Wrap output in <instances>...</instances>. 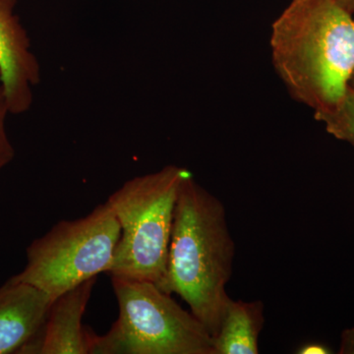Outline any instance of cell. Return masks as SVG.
Segmentation results:
<instances>
[{
	"label": "cell",
	"instance_id": "6da1fadb",
	"mask_svg": "<svg viewBox=\"0 0 354 354\" xmlns=\"http://www.w3.org/2000/svg\"><path fill=\"white\" fill-rule=\"evenodd\" d=\"M272 62L293 99L334 109L354 72V16L337 0H292L272 23Z\"/></svg>",
	"mask_w": 354,
	"mask_h": 354
},
{
	"label": "cell",
	"instance_id": "7a4b0ae2",
	"mask_svg": "<svg viewBox=\"0 0 354 354\" xmlns=\"http://www.w3.org/2000/svg\"><path fill=\"white\" fill-rule=\"evenodd\" d=\"M235 243L223 202L202 187L193 174L177 196L167 276L162 290L176 293L209 330L216 335L230 297Z\"/></svg>",
	"mask_w": 354,
	"mask_h": 354
},
{
	"label": "cell",
	"instance_id": "3957f363",
	"mask_svg": "<svg viewBox=\"0 0 354 354\" xmlns=\"http://www.w3.org/2000/svg\"><path fill=\"white\" fill-rule=\"evenodd\" d=\"M189 174L167 165L130 179L109 197L106 204L120 223L121 234L106 274L151 281L162 290L177 196Z\"/></svg>",
	"mask_w": 354,
	"mask_h": 354
},
{
	"label": "cell",
	"instance_id": "277c9868",
	"mask_svg": "<svg viewBox=\"0 0 354 354\" xmlns=\"http://www.w3.org/2000/svg\"><path fill=\"white\" fill-rule=\"evenodd\" d=\"M120 315L92 354H214L213 337L151 281L111 277Z\"/></svg>",
	"mask_w": 354,
	"mask_h": 354
},
{
	"label": "cell",
	"instance_id": "5b68a950",
	"mask_svg": "<svg viewBox=\"0 0 354 354\" xmlns=\"http://www.w3.org/2000/svg\"><path fill=\"white\" fill-rule=\"evenodd\" d=\"M121 227L106 204L88 215L62 221L27 248V264L10 279L43 290L53 300L113 264Z\"/></svg>",
	"mask_w": 354,
	"mask_h": 354
},
{
	"label": "cell",
	"instance_id": "8992f818",
	"mask_svg": "<svg viewBox=\"0 0 354 354\" xmlns=\"http://www.w3.org/2000/svg\"><path fill=\"white\" fill-rule=\"evenodd\" d=\"M16 0H0V87L10 114L31 109L32 88L41 82V65L14 8Z\"/></svg>",
	"mask_w": 354,
	"mask_h": 354
},
{
	"label": "cell",
	"instance_id": "52a82bcc",
	"mask_svg": "<svg viewBox=\"0 0 354 354\" xmlns=\"http://www.w3.org/2000/svg\"><path fill=\"white\" fill-rule=\"evenodd\" d=\"M95 278L53 300L43 328L22 353H92L95 334L82 324Z\"/></svg>",
	"mask_w": 354,
	"mask_h": 354
},
{
	"label": "cell",
	"instance_id": "ba28073f",
	"mask_svg": "<svg viewBox=\"0 0 354 354\" xmlns=\"http://www.w3.org/2000/svg\"><path fill=\"white\" fill-rule=\"evenodd\" d=\"M53 299L9 279L0 288V354L22 353L46 322Z\"/></svg>",
	"mask_w": 354,
	"mask_h": 354
},
{
	"label": "cell",
	"instance_id": "9c48e42d",
	"mask_svg": "<svg viewBox=\"0 0 354 354\" xmlns=\"http://www.w3.org/2000/svg\"><path fill=\"white\" fill-rule=\"evenodd\" d=\"M264 321V304L260 300L230 299L220 329L213 337L214 354L259 353Z\"/></svg>",
	"mask_w": 354,
	"mask_h": 354
},
{
	"label": "cell",
	"instance_id": "30bf717a",
	"mask_svg": "<svg viewBox=\"0 0 354 354\" xmlns=\"http://www.w3.org/2000/svg\"><path fill=\"white\" fill-rule=\"evenodd\" d=\"M316 120L325 124L335 138L354 147V88L348 86L341 102L330 111L314 113Z\"/></svg>",
	"mask_w": 354,
	"mask_h": 354
},
{
	"label": "cell",
	"instance_id": "8fae6325",
	"mask_svg": "<svg viewBox=\"0 0 354 354\" xmlns=\"http://www.w3.org/2000/svg\"><path fill=\"white\" fill-rule=\"evenodd\" d=\"M8 114H10V111H9L6 95L3 90L0 87V171L7 165L10 164L15 157V150L7 134L6 120Z\"/></svg>",
	"mask_w": 354,
	"mask_h": 354
},
{
	"label": "cell",
	"instance_id": "7c38bea8",
	"mask_svg": "<svg viewBox=\"0 0 354 354\" xmlns=\"http://www.w3.org/2000/svg\"><path fill=\"white\" fill-rule=\"evenodd\" d=\"M339 353L354 354V328L342 330Z\"/></svg>",
	"mask_w": 354,
	"mask_h": 354
},
{
	"label": "cell",
	"instance_id": "4fadbf2b",
	"mask_svg": "<svg viewBox=\"0 0 354 354\" xmlns=\"http://www.w3.org/2000/svg\"><path fill=\"white\" fill-rule=\"evenodd\" d=\"M298 353L300 354H327L330 353V349L327 346L320 344H305L299 349Z\"/></svg>",
	"mask_w": 354,
	"mask_h": 354
},
{
	"label": "cell",
	"instance_id": "5bb4252c",
	"mask_svg": "<svg viewBox=\"0 0 354 354\" xmlns=\"http://www.w3.org/2000/svg\"><path fill=\"white\" fill-rule=\"evenodd\" d=\"M339 4L344 9L348 11L349 13L353 14L354 15V0H337Z\"/></svg>",
	"mask_w": 354,
	"mask_h": 354
},
{
	"label": "cell",
	"instance_id": "9a60e30c",
	"mask_svg": "<svg viewBox=\"0 0 354 354\" xmlns=\"http://www.w3.org/2000/svg\"><path fill=\"white\" fill-rule=\"evenodd\" d=\"M349 86L354 88V72L353 76H351V80H349Z\"/></svg>",
	"mask_w": 354,
	"mask_h": 354
}]
</instances>
